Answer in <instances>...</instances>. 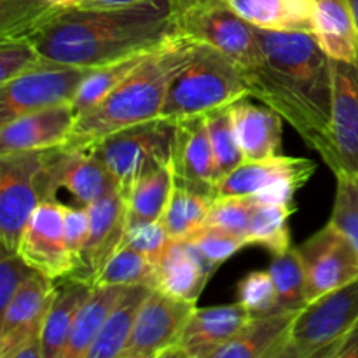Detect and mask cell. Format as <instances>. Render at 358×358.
<instances>
[{
  "label": "cell",
  "instance_id": "6da1fadb",
  "mask_svg": "<svg viewBox=\"0 0 358 358\" xmlns=\"http://www.w3.org/2000/svg\"><path fill=\"white\" fill-rule=\"evenodd\" d=\"M259 62L247 72L248 98L278 112L334 171L332 63L311 31L257 28Z\"/></svg>",
  "mask_w": 358,
  "mask_h": 358
},
{
  "label": "cell",
  "instance_id": "7a4b0ae2",
  "mask_svg": "<svg viewBox=\"0 0 358 358\" xmlns=\"http://www.w3.org/2000/svg\"><path fill=\"white\" fill-rule=\"evenodd\" d=\"M177 35L171 0H145L124 7H72L34 34L44 58L96 69L157 48Z\"/></svg>",
  "mask_w": 358,
  "mask_h": 358
},
{
  "label": "cell",
  "instance_id": "3957f363",
  "mask_svg": "<svg viewBox=\"0 0 358 358\" xmlns=\"http://www.w3.org/2000/svg\"><path fill=\"white\" fill-rule=\"evenodd\" d=\"M199 42L173 35L96 107L77 117L65 149L90 150L115 131L161 115L175 77L191 63Z\"/></svg>",
  "mask_w": 358,
  "mask_h": 358
},
{
  "label": "cell",
  "instance_id": "277c9868",
  "mask_svg": "<svg viewBox=\"0 0 358 358\" xmlns=\"http://www.w3.org/2000/svg\"><path fill=\"white\" fill-rule=\"evenodd\" d=\"M247 96L248 83L243 66L219 49L199 44L191 63L171 83L159 117L177 122L206 115Z\"/></svg>",
  "mask_w": 358,
  "mask_h": 358
},
{
  "label": "cell",
  "instance_id": "5b68a950",
  "mask_svg": "<svg viewBox=\"0 0 358 358\" xmlns=\"http://www.w3.org/2000/svg\"><path fill=\"white\" fill-rule=\"evenodd\" d=\"M178 35L212 45L245 70L259 62L257 27L248 23L229 0H171Z\"/></svg>",
  "mask_w": 358,
  "mask_h": 358
},
{
  "label": "cell",
  "instance_id": "8992f818",
  "mask_svg": "<svg viewBox=\"0 0 358 358\" xmlns=\"http://www.w3.org/2000/svg\"><path fill=\"white\" fill-rule=\"evenodd\" d=\"M358 322V278L308 303L296 315L280 358H329Z\"/></svg>",
  "mask_w": 358,
  "mask_h": 358
},
{
  "label": "cell",
  "instance_id": "52a82bcc",
  "mask_svg": "<svg viewBox=\"0 0 358 358\" xmlns=\"http://www.w3.org/2000/svg\"><path fill=\"white\" fill-rule=\"evenodd\" d=\"M173 128V122L157 117L112 133L90 150L107 164L126 198L140 177L170 164Z\"/></svg>",
  "mask_w": 358,
  "mask_h": 358
},
{
  "label": "cell",
  "instance_id": "ba28073f",
  "mask_svg": "<svg viewBox=\"0 0 358 358\" xmlns=\"http://www.w3.org/2000/svg\"><path fill=\"white\" fill-rule=\"evenodd\" d=\"M90 70L42 56L41 62L30 70L0 84V122L72 103Z\"/></svg>",
  "mask_w": 358,
  "mask_h": 358
},
{
  "label": "cell",
  "instance_id": "9c48e42d",
  "mask_svg": "<svg viewBox=\"0 0 358 358\" xmlns=\"http://www.w3.org/2000/svg\"><path fill=\"white\" fill-rule=\"evenodd\" d=\"M51 149L0 156V243L17 252L34 210L44 201L41 171Z\"/></svg>",
  "mask_w": 358,
  "mask_h": 358
},
{
  "label": "cell",
  "instance_id": "30bf717a",
  "mask_svg": "<svg viewBox=\"0 0 358 358\" xmlns=\"http://www.w3.org/2000/svg\"><path fill=\"white\" fill-rule=\"evenodd\" d=\"M318 164L308 157L273 156L245 161L215 185L213 199L255 196L261 203L294 205L296 192L313 177Z\"/></svg>",
  "mask_w": 358,
  "mask_h": 358
},
{
  "label": "cell",
  "instance_id": "8fae6325",
  "mask_svg": "<svg viewBox=\"0 0 358 358\" xmlns=\"http://www.w3.org/2000/svg\"><path fill=\"white\" fill-rule=\"evenodd\" d=\"M306 278V303L358 278V250L331 222L297 247Z\"/></svg>",
  "mask_w": 358,
  "mask_h": 358
},
{
  "label": "cell",
  "instance_id": "7c38bea8",
  "mask_svg": "<svg viewBox=\"0 0 358 358\" xmlns=\"http://www.w3.org/2000/svg\"><path fill=\"white\" fill-rule=\"evenodd\" d=\"M44 201H56V191L66 189L79 206H87L114 187L117 180L93 150L55 147L41 171Z\"/></svg>",
  "mask_w": 358,
  "mask_h": 358
},
{
  "label": "cell",
  "instance_id": "4fadbf2b",
  "mask_svg": "<svg viewBox=\"0 0 358 358\" xmlns=\"http://www.w3.org/2000/svg\"><path fill=\"white\" fill-rule=\"evenodd\" d=\"M196 303L152 289L136 315L122 358L170 357Z\"/></svg>",
  "mask_w": 358,
  "mask_h": 358
},
{
  "label": "cell",
  "instance_id": "5bb4252c",
  "mask_svg": "<svg viewBox=\"0 0 358 358\" xmlns=\"http://www.w3.org/2000/svg\"><path fill=\"white\" fill-rule=\"evenodd\" d=\"M63 208L59 201H42L31 213L17 247L28 266L55 282L73 278L77 271L65 243Z\"/></svg>",
  "mask_w": 358,
  "mask_h": 358
},
{
  "label": "cell",
  "instance_id": "9a60e30c",
  "mask_svg": "<svg viewBox=\"0 0 358 358\" xmlns=\"http://www.w3.org/2000/svg\"><path fill=\"white\" fill-rule=\"evenodd\" d=\"M58 283L35 273L0 311V358H14L24 345L42 341V327Z\"/></svg>",
  "mask_w": 358,
  "mask_h": 358
},
{
  "label": "cell",
  "instance_id": "2e32d148",
  "mask_svg": "<svg viewBox=\"0 0 358 358\" xmlns=\"http://www.w3.org/2000/svg\"><path fill=\"white\" fill-rule=\"evenodd\" d=\"M173 124L170 164L175 185L206 196L213 201L217 171L206 115L185 117Z\"/></svg>",
  "mask_w": 358,
  "mask_h": 358
},
{
  "label": "cell",
  "instance_id": "e0dca14e",
  "mask_svg": "<svg viewBox=\"0 0 358 358\" xmlns=\"http://www.w3.org/2000/svg\"><path fill=\"white\" fill-rule=\"evenodd\" d=\"M331 135L336 154L332 173L358 175V63L332 59Z\"/></svg>",
  "mask_w": 358,
  "mask_h": 358
},
{
  "label": "cell",
  "instance_id": "ac0fdd59",
  "mask_svg": "<svg viewBox=\"0 0 358 358\" xmlns=\"http://www.w3.org/2000/svg\"><path fill=\"white\" fill-rule=\"evenodd\" d=\"M76 121L73 105L65 103L0 122V156L65 145Z\"/></svg>",
  "mask_w": 358,
  "mask_h": 358
},
{
  "label": "cell",
  "instance_id": "d6986e66",
  "mask_svg": "<svg viewBox=\"0 0 358 358\" xmlns=\"http://www.w3.org/2000/svg\"><path fill=\"white\" fill-rule=\"evenodd\" d=\"M250 318L252 313L241 303L196 308L170 357L212 358L213 353L231 341Z\"/></svg>",
  "mask_w": 358,
  "mask_h": 358
},
{
  "label": "cell",
  "instance_id": "ffe728a7",
  "mask_svg": "<svg viewBox=\"0 0 358 358\" xmlns=\"http://www.w3.org/2000/svg\"><path fill=\"white\" fill-rule=\"evenodd\" d=\"M86 208L90 213V238L84 248L80 280L93 283L98 271L124 241L128 227V203L119 187H114Z\"/></svg>",
  "mask_w": 358,
  "mask_h": 358
},
{
  "label": "cell",
  "instance_id": "44dd1931",
  "mask_svg": "<svg viewBox=\"0 0 358 358\" xmlns=\"http://www.w3.org/2000/svg\"><path fill=\"white\" fill-rule=\"evenodd\" d=\"M219 266L187 240H170L156 264V289L196 303Z\"/></svg>",
  "mask_w": 358,
  "mask_h": 358
},
{
  "label": "cell",
  "instance_id": "7402d4cb",
  "mask_svg": "<svg viewBox=\"0 0 358 358\" xmlns=\"http://www.w3.org/2000/svg\"><path fill=\"white\" fill-rule=\"evenodd\" d=\"M297 313L276 311L252 315L247 325L231 341L220 346L212 358H280Z\"/></svg>",
  "mask_w": 358,
  "mask_h": 358
},
{
  "label": "cell",
  "instance_id": "603a6c76",
  "mask_svg": "<svg viewBox=\"0 0 358 358\" xmlns=\"http://www.w3.org/2000/svg\"><path fill=\"white\" fill-rule=\"evenodd\" d=\"M231 114L245 161L278 156L283 128V117L278 112L268 105L252 103L247 96L231 105Z\"/></svg>",
  "mask_w": 358,
  "mask_h": 358
},
{
  "label": "cell",
  "instance_id": "cb8c5ba5",
  "mask_svg": "<svg viewBox=\"0 0 358 358\" xmlns=\"http://www.w3.org/2000/svg\"><path fill=\"white\" fill-rule=\"evenodd\" d=\"M313 35L332 59L358 63V30L348 0H317Z\"/></svg>",
  "mask_w": 358,
  "mask_h": 358
},
{
  "label": "cell",
  "instance_id": "d4e9b609",
  "mask_svg": "<svg viewBox=\"0 0 358 358\" xmlns=\"http://www.w3.org/2000/svg\"><path fill=\"white\" fill-rule=\"evenodd\" d=\"M93 290V283L80 278H65L58 285L51 308L45 315L42 327V348L44 358H63L73 320L80 304Z\"/></svg>",
  "mask_w": 358,
  "mask_h": 358
},
{
  "label": "cell",
  "instance_id": "484cf974",
  "mask_svg": "<svg viewBox=\"0 0 358 358\" xmlns=\"http://www.w3.org/2000/svg\"><path fill=\"white\" fill-rule=\"evenodd\" d=\"M248 23L257 28L313 34L317 0H229Z\"/></svg>",
  "mask_w": 358,
  "mask_h": 358
},
{
  "label": "cell",
  "instance_id": "4316f807",
  "mask_svg": "<svg viewBox=\"0 0 358 358\" xmlns=\"http://www.w3.org/2000/svg\"><path fill=\"white\" fill-rule=\"evenodd\" d=\"M150 292L152 287L149 285L124 287L121 297L108 313L93 348L87 353V358H122L133 332L136 315Z\"/></svg>",
  "mask_w": 358,
  "mask_h": 358
},
{
  "label": "cell",
  "instance_id": "83f0119b",
  "mask_svg": "<svg viewBox=\"0 0 358 358\" xmlns=\"http://www.w3.org/2000/svg\"><path fill=\"white\" fill-rule=\"evenodd\" d=\"M122 290L124 287L121 285L93 287L91 294L77 311L63 358H87V353L93 348L108 313L121 297Z\"/></svg>",
  "mask_w": 358,
  "mask_h": 358
},
{
  "label": "cell",
  "instance_id": "f1b7e54d",
  "mask_svg": "<svg viewBox=\"0 0 358 358\" xmlns=\"http://www.w3.org/2000/svg\"><path fill=\"white\" fill-rule=\"evenodd\" d=\"M80 0H0V38L31 37Z\"/></svg>",
  "mask_w": 358,
  "mask_h": 358
},
{
  "label": "cell",
  "instance_id": "f546056e",
  "mask_svg": "<svg viewBox=\"0 0 358 358\" xmlns=\"http://www.w3.org/2000/svg\"><path fill=\"white\" fill-rule=\"evenodd\" d=\"M157 48H159V45H157ZM157 48L149 49V51H142L138 52V55L128 56V58L117 59V62L107 63V65L96 66V69H91L90 72H87V76L84 77L83 83H80L76 98H73L72 101L77 117H80V115L86 114L87 110L96 107L101 100H105V98H107L119 84L124 83V80L135 72L136 66L142 62H145Z\"/></svg>",
  "mask_w": 358,
  "mask_h": 358
},
{
  "label": "cell",
  "instance_id": "4dcf8cb0",
  "mask_svg": "<svg viewBox=\"0 0 358 358\" xmlns=\"http://www.w3.org/2000/svg\"><path fill=\"white\" fill-rule=\"evenodd\" d=\"M173 185L175 178L171 164L161 166L140 177L126 194L128 224L159 220L166 208Z\"/></svg>",
  "mask_w": 358,
  "mask_h": 358
},
{
  "label": "cell",
  "instance_id": "1f68e13d",
  "mask_svg": "<svg viewBox=\"0 0 358 358\" xmlns=\"http://www.w3.org/2000/svg\"><path fill=\"white\" fill-rule=\"evenodd\" d=\"M212 199L194 191L173 185L168 205L161 215L170 240H185L205 226Z\"/></svg>",
  "mask_w": 358,
  "mask_h": 358
},
{
  "label": "cell",
  "instance_id": "d6a6232c",
  "mask_svg": "<svg viewBox=\"0 0 358 358\" xmlns=\"http://www.w3.org/2000/svg\"><path fill=\"white\" fill-rule=\"evenodd\" d=\"M156 264L128 245H121L93 280V287L149 285L156 289Z\"/></svg>",
  "mask_w": 358,
  "mask_h": 358
},
{
  "label": "cell",
  "instance_id": "836d02e7",
  "mask_svg": "<svg viewBox=\"0 0 358 358\" xmlns=\"http://www.w3.org/2000/svg\"><path fill=\"white\" fill-rule=\"evenodd\" d=\"M276 289V311H297L306 306V278L297 247L273 255L268 269Z\"/></svg>",
  "mask_w": 358,
  "mask_h": 358
},
{
  "label": "cell",
  "instance_id": "e575fe53",
  "mask_svg": "<svg viewBox=\"0 0 358 358\" xmlns=\"http://www.w3.org/2000/svg\"><path fill=\"white\" fill-rule=\"evenodd\" d=\"M296 212L294 205L259 203L248 227V245H262L273 255L289 250L290 229L289 219Z\"/></svg>",
  "mask_w": 358,
  "mask_h": 358
},
{
  "label": "cell",
  "instance_id": "d590c367",
  "mask_svg": "<svg viewBox=\"0 0 358 358\" xmlns=\"http://www.w3.org/2000/svg\"><path fill=\"white\" fill-rule=\"evenodd\" d=\"M206 126H208L210 142H212L213 157H215L217 184H219L231 171L245 163L243 150L238 143L236 131H234L231 105L208 112Z\"/></svg>",
  "mask_w": 358,
  "mask_h": 358
},
{
  "label": "cell",
  "instance_id": "8d00e7d4",
  "mask_svg": "<svg viewBox=\"0 0 358 358\" xmlns=\"http://www.w3.org/2000/svg\"><path fill=\"white\" fill-rule=\"evenodd\" d=\"M255 196H226L210 203L205 226L226 231V233L247 240L252 215L259 205ZM248 243V240H247Z\"/></svg>",
  "mask_w": 358,
  "mask_h": 358
},
{
  "label": "cell",
  "instance_id": "74e56055",
  "mask_svg": "<svg viewBox=\"0 0 358 358\" xmlns=\"http://www.w3.org/2000/svg\"><path fill=\"white\" fill-rule=\"evenodd\" d=\"M336 182L334 206L329 222L345 233L358 250V175L343 171L336 175Z\"/></svg>",
  "mask_w": 358,
  "mask_h": 358
},
{
  "label": "cell",
  "instance_id": "f35d334b",
  "mask_svg": "<svg viewBox=\"0 0 358 358\" xmlns=\"http://www.w3.org/2000/svg\"><path fill=\"white\" fill-rule=\"evenodd\" d=\"M238 303L252 315L276 313V289L269 271H252L238 283Z\"/></svg>",
  "mask_w": 358,
  "mask_h": 358
},
{
  "label": "cell",
  "instance_id": "ab89813d",
  "mask_svg": "<svg viewBox=\"0 0 358 358\" xmlns=\"http://www.w3.org/2000/svg\"><path fill=\"white\" fill-rule=\"evenodd\" d=\"M41 59L42 55L31 38H0V84L30 70Z\"/></svg>",
  "mask_w": 358,
  "mask_h": 358
},
{
  "label": "cell",
  "instance_id": "60d3db41",
  "mask_svg": "<svg viewBox=\"0 0 358 358\" xmlns=\"http://www.w3.org/2000/svg\"><path fill=\"white\" fill-rule=\"evenodd\" d=\"M187 241L194 243L199 250L203 252L208 261H212L215 266L224 264L229 257H233L238 250L247 247V240L234 234L226 233V231L215 229V227L203 226L191 236L185 238Z\"/></svg>",
  "mask_w": 358,
  "mask_h": 358
},
{
  "label": "cell",
  "instance_id": "b9f144b4",
  "mask_svg": "<svg viewBox=\"0 0 358 358\" xmlns=\"http://www.w3.org/2000/svg\"><path fill=\"white\" fill-rule=\"evenodd\" d=\"M168 243H170V236H168L161 219L128 224L124 241H122V245H128L140 254L147 255L154 264H157Z\"/></svg>",
  "mask_w": 358,
  "mask_h": 358
},
{
  "label": "cell",
  "instance_id": "7bdbcfd3",
  "mask_svg": "<svg viewBox=\"0 0 358 358\" xmlns=\"http://www.w3.org/2000/svg\"><path fill=\"white\" fill-rule=\"evenodd\" d=\"M63 229H65V243L69 254L76 262V276L83 278V255L90 238V213L86 206H69L63 208Z\"/></svg>",
  "mask_w": 358,
  "mask_h": 358
},
{
  "label": "cell",
  "instance_id": "ee69618b",
  "mask_svg": "<svg viewBox=\"0 0 358 358\" xmlns=\"http://www.w3.org/2000/svg\"><path fill=\"white\" fill-rule=\"evenodd\" d=\"M0 311L10 303L17 290L35 275L31 266L24 262L17 252H7L0 247Z\"/></svg>",
  "mask_w": 358,
  "mask_h": 358
},
{
  "label": "cell",
  "instance_id": "f6af8a7d",
  "mask_svg": "<svg viewBox=\"0 0 358 358\" xmlns=\"http://www.w3.org/2000/svg\"><path fill=\"white\" fill-rule=\"evenodd\" d=\"M329 358H358V322L336 345Z\"/></svg>",
  "mask_w": 358,
  "mask_h": 358
},
{
  "label": "cell",
  "instance_id": "bcb514c9",
  "mask_svg": "<svg viewBox=\"0 0 358 358\" xmlns=\"http://www.w3.org/2000/svg\"><path fill=\"white\" fill-rule=\"evenodd\" d=\"M145 2V0H80L79 7L86 9H107V7H124L133 3Z\"/></svg>",
  "mask_w": 358,
  "mask_h": 358
},
{
  "label": "cell",
  "instance_id": "7dc6e473",
  "mask_svg": "<svg viewBox=\"0 0 358 358\" xmlns=\"http://www.w3.org/2000/svg\"><path fill=\"white\" fill-rule=\"evenodd\" d=\"M348 3H350V9H352L353 20H355L357 30H358V0H348Z\"/></svg>",
  "mask_w": 358,
  "mask_h": 358
}]
</instances>
